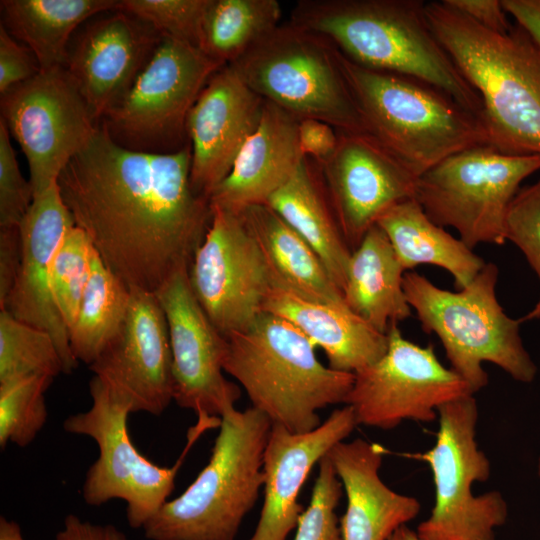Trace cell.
Wrapping results in <instances>:
<instances>
[{
	"label": "cell",
	"mask_w": 540,
	"mask_h": 540,
	"mask_svg": "<svg viewBox=\"0 0 540 540\" xmlns=\"http://www.w3.org/2000/svg\"><path fill=\"white\" fill-rule=\"evenodd\" d=\"M54 540H128V538L114 525L94 524L69 514Z\"/></svg>",
	"instance_id": "cell-44"
},
{
	"label": "cell",
	"mask_w": 540,
	"mask_h": 540,
	"mask_svg": "<svg viewBox=\"0 0 540 540\" xmlns=\"http://www.w3.org/2000/svg\"><path fill=\"white\" fill-rule=\"evenodd\" d=\"M131 289L111 272L94 250L79 312L69 329L75 359L93 363L123 322Z\"/></svg>",
	"instance_id": "cell-31"
},
{
	"label": "cell",
	"mask_w": 540,
	"mask_h": 540,
	"mask_svg": "<svg viewBox=\"0 0 540 540\" xmlns=\"http://www.w3.org/2000/svg\"><path fill=\"white\" fill-rule=\"evenodd\" d=\"M90 408L73 414L63 422L71 434L92 438L99 449L89 467L81 489L87 505L100 506L113 499L126 502V517L139 529L168 501L176 475L194 443L207 430L219 428L221 418L197 416L187 432V444L172 467L159 466L144 457L134 446L127 420V405L116 400L95 376L89 383Z\"/></svg>",
	"instance_id": "cell-9"
},
{
	"label": "cell",
	"mask_w": 540,
	"mask_h": 540,
	"mask_svg": "<svg viewBox=\"0 0 540 540\" xmlns=\"http://www.w3.org/2000/svg\"><path fill=\"white\" fill-rule=\"evenodd\" d=\"M224 337V372L272 424L312 431L321 424L319 410L345 404L354 374L324 366L313 343L287 320L263 312L248 328Z\"/></svg>",
	"instance_id": "cell-4"
},
{
	"label": "cell",
	"mask_w": 540,
	"mask_h": 540,
	"mask_svg": "<svg viewBox=\"0 0 540 540\" xmlns=\"http://www.w3.org/2000/svg\"><path fill=\"white\" fill-rule=\"evenodd\" d=\"M201 49L162 36L124 98L101 120L119 144L170 153L183 148L188 115L222 67Z\"/></svg>",
	"instance_id": "cell-12"
},
{
	"label": "cell",
	"mask_w": 540,
	"mask_h": 540,
	"mask_svg": "<svg viewBox=\"0 0 540 540\" xmlns=\"http://www.w3.org/2000/svg\"><path fill=\"white\" fill-rule=\"evenodd\" d=\"M240 215L263 253L272 285L307 299L345 301L317 253L269 205L251 206Z\"/></svg>",
	"instance_id": "cell-28"
},
{
	"label": "cell",
	"mask_w": 540,
	"mask_h": 540,
	"mask_svg": "<svg viewBox=\"0 0 540 540\" xmlns=\"http://www.w3.org/2000/svg\"><path fill=\"white\" fill-rule=\"evenodd\" d=\"M539 170V155H507L489 144L477 145L420 175L414 199L431 221L454 228L469 248L503 245L511 202L522 181Z\"/></svg>",
	"instance_id": "cell-10"
},
{
	"label": "cell",
	"mask_w": 540,
	"mask_h": 540,
	"mask_svg": "<svg viewBox=\"0 0 540 540\" xmlns=\"http://www.w3.org/2000/svg\"><path fill=\"white\" fill-rule=\"evenodd\" d=\"M318 465L310 503L299 518L294 540H343L336 515L343 487L327 455Z\"/></svg>",
	"instance_id": "cell-37"
},
{
	"label": "cell",
	"mask_w": 540,
	"mask_h": 540,
	"mask_svg": "<svg viewBox=\"0 0 540 540\" xmlns=\"http://www.w3.org/2000/svg\"><path fill=\"white\" fill-rule=\"evenodd\" d=\"M272 423L254 407L221 417L207 465L186 490L144 525L149 540H235L264 483Z\"/></svg>",
	"instance_id": "cell-6"
},
{
	"label": "cell",
	"mask_w": 540,
	"mask_h": 540,
	"mask_svg": "<svg viewBox=\"0 0 540 540\" xmlns=\"http://www.w3.org/2000/svg\"><path fill=\"white\" fill-rule=\"evenodd\" d=\"M61 373L64 366L50 334L0 310V385Z\"/></svg>",
	"instance_id": "cell-33"
},
{
	"label": "cell",
	"mask_w": 540,
	"mask_h": 540,
	"mask_svg": "<svg viewBox=\"0 0 540 540\" xmlns=\"http://www.w3.org/2000/svg\"><path fill=\"white\" fill-rule=\"evenodd\" d=\"M94 248L78 226L63 236L52 263V293L68 332L74 324L89 279Z\"/></svg>",
	"instance_id": "cell-35"
},
{
	"label": "cell",
	"mask_w": 540,
	"mask_h": 540,
	"mask_svg": "<svg viewBox=\"0 0 540 540\" xmlns=\"http://www.w3.org/2000/svg\"><path fill=\"white\" fill-rule=\"evenodd\" d=\"M317 253L343 290L352 254L331 204L319 165L304 157L290 180L267 202Z\"/></svg>",
	"instance_id": "cell-26"
},
{
	"label": "cell",
	"mask_w": 540,
	"mask_h": 540,
	"mask_svg": "<svg viewBox=\"0 0 540 540\" xmlns=\"http://www.w3.org/2000/svg\"><path fill=\"white\" fill-rule=\"evenodd\" d=\"M507 12L540 44V0H501Z\"/></svg>",
	"instance_id": "cell-45"
},
{
	"label": "cell",
	"mask_w": 540,
	"mask_h": 540,
	"mask_svg": "<svg viewBox=\"0 0 540 540\" xmlns=\"http://www.w3.org/2000/svg\"><path fill=\"white\" fill-rule=\"evenodd\" d=\"M425 4L420 0H300L289 22L325 36L356 64L427 83L481 118V97L431 31Z\"/></svg>",
	"instance_id": "cell-3"
},
{
	"label": "cell",
	"mask_w": 540,
	"mask_h": 540,
	"mask_svg": "<svg viewBox=\"0 0 540 540\" xmlns=\"http://www.w3.org/2000/svg\"><path fill=\"white\" fill-rule=\"evenodd\" d=\"M478 407L473 395L438 410L434 446L412 457L426 462L433 476L435 502L416 530L419 540H494L508 515L498 491L475 495L473 484L488 480L491 465L476 441Z\"/></svg>",
	"instance_id": "cell-11"
},
{
	"label": "cell",
	"mask_w": 540,
	"mask_h": 540,
	"mask_svg": "<svg viewBox=\"0 0 540 540\" xmlns=\"http://www.w3.org/2000/svg\"><path fill=\"white\" fill-rule=\"evenodd\" d=\"M506 240L525 256L540 283V179L519 189L506 217ZM523 321L540 319V295Z\"/></svg>",
	"instance_id": "cell-38"
},
{
	"label": "cell",
	"mask_w": 540,
	"mask_h": 540,
	"mask_svg": "<svg viewBox=\"0 0 540 540\" xmlns=\"http://www.w3.org/2000/svg\"><path fill=\"white\" fill-rule=\"evenodd\" d=\"M340 62L365 133L417 178L459 151L489 144L481 118L439 89L365 68L341 52Z\"/></svg>",
	"instance_id": "cell-5"
},
{
	"label": "cell",
	"mask_w": 540,
	"mask_h": 540,
	"mask_svg": "<svg viewBox=\"0 0 540 540\" xmlns=\"http://www.w3.org/2000/svg\"><path fill=\"white\" fill-rule=\"evenodd\" d=\"M292 114L265 101L259 124L239 152L231 171L209 197L211 207L240 214L267 204L304 159Z\"/></svg>",
	"instance_id": "cell-23"
},
{
	"label": "cell",
	"mask_w": 540,
	"mask_h": 540,
	"mask_svg": "<svg viewBox=\"0 0 540 540\" xmlns=\"http://www.w3.org/2000/svg\"><path fill=\"white\" fill-rule=\"evenodd\" d=\"M339 133L321 174L353 251L392 206L414 198L417 177L367 133Z\"/></svg>",
	"instance_id": "cell-19"
},
{
	"label": "cell",
	"mask_w": 540,
	"mask_h": 540,
	"mask_svg": "<svg viewBox=\"0 0 540 540\" xmlns=\"http://www.w3.org/2000/svg\"><path fill=\"white\" fill-rule=\"evenodd\" d=\"M326 455L347 498L339 520L343 540H387L419 514L418 499L395 492L380 478L381 446L361 438L344 440Z\"/></svg>",
	"instance_id": "cell-24"
},
{
	"label": "cell",
	"mask_w": 540,
	"mask_h": 540,
	"mask_svg": "<svg viewBox=\"0 0 540 540\" xmlns=\"http://www.w3.org/2000/svg\"><path fill=\"white\" fill-rule=\"evenodd\" d=\"M161 37L121 8L95 15L75 32L64 67L98 122L128 93Z\"/></svg>",
	"instance_id": "cell-18"
},
{
	"label": "cell",
	"mask_w": 540,
	"mask_h": 540,
	"mask_svg": "<svg viewBox=\"0 0 540 540\" xmlns=\"http://www.w3.org/2000/svg\"><path fill=\"white\" fill-rule=\"evenodd\" d=\"M263 100L297 119L314 118L342 133H365L340 51L325 36L280 24L229 64Z\"/></svg>",
	"instance_id": "cell-8"
},
{
	"label": "cell",
	"mask_w": 540,
	"mask_h": 540,
	"mask_svg": "<svg viewBox=\"0 0 540 540\" xmlns=\"http://www.w3.org/2000/svg\"><path fill=\"white\" fill-rule=\"evenodd\" d=\"M54 378L31 376L0 385V448L26 447L47 420L45 393Z\"/></svg>",
	"instance_id": "cell-34"
},
{
	"label": "cell",
	"mask_w": 540,
	"mask_h": 540,
	"mask_svg": "<svg viewBox=\"0 0 540 540\" xmlns=\"http://www.w3.org/2000/svg\"><path fill=\"white\" fill-rule=\"evenodd\" d=\"M298 142L304 157L322 165L336 151L339 133L332 125L324 121L304 118L298 122Z\"/></svg>",
	"instance_id": "cell-41"
},
{
	"label": "cell",
	"mask_w": 540,
	"mask_h": 540,
	"mask_svg": "<svg viewBox=\"0 0 540 540\" xmlns=\"http://www.w3.org/2000/svg\"><path fill=\"white\" fill-rule=\"evenodd\" d=\"M21 263L19 227L0 228V310L4 308Z\"/></svg>",
	"instance_id": "cell-42"
},
{
	"label": "cell",
	"mask_w": 540,
	"mask_h": 540,
	"mask_svg": "<svg viewBox=\"0 0 540 540\" xmlns=\"http://www.w3.org/2000/svg\"><path fill=\"white\" fill-rule=\"evenodd\" d=\"M498 274L494 263H486L468 286L454 292L417 272L404 274L406 299L422 329L440 339L450 369L473 394L488 384L484 362L522 383H531L537 375L520 335L522 317L511 318L498 302Z\"/></svg>",
	"instance_id": "cell-7"
},
{
	"label": "cell",
	"mask_w": 540,
	"mask_h": 540,
	"mask_svg": "<svg viewBox=\"0 0 540 540\" xmlns=\"http://www.w3.org/2000/svg\"><path fill=\"white\" fill-rule=\"evenodd\" d=\"M447 5L462 12L481 26L498 33H506L512 25L499 0H444Z\"/></svg>",
	"instance_id": "cell-43"
},
{
	"label": "cell",
	"mask_w": 540,
	"mask_h": 540,
	"mask_svg": "<svg viewBox=\"0 0 540 540\" xmlns=\"http://www.w3.org/2000/svg\"><path fill=\"white\" fill-rule=\"evenodd\" d=\"M75 225L65 205L58 182L33 198L19 228L21 263L12 291L3 309L15 319L50 334L60 354L64 373L78 365L73 356L68 328L52 293V263L67 232Z\"/></svg>",
	"instance_id": "cell-21"
},
{
	"label": "cell",
	"mask_w": 540,
	"mask_h": 540,
	"mask_svg": "<svg viewBox=\"0 0 540 540\" xmlns=\"http://www.w3.org/2000/svg\"><path fill=\"white\" fill-rule=\"evenodd\" d=\"M191 147L170 153L127 148L100 124L58 178L74 223L130 289L155 294L189 269L212 219L190 182Z\"/></svg>",
	"instance_id": "cell-1"
},
{
	"label": "cell",
	"mask_w": 540,
	"mask_h": 540,
	"mask_svg": "<svg viewBox=\"0 0 540 540\" xmlns=\"http://www.w3.org/2000/svg\"><path fill=\"white\" fill-rule=\"evenodd\" d=\"M0 111L26 157L34 197L58 182L100 125L64 66L40 70L1 94Z\"/></svg>",
	"instance_id": "cell-13"
},
{
	"label": "cell",
	"mask_w": 540,
	"mask_h": 540,
	"mask_svg": "<svg viewBox=\"0 0 540 540\" xmlns=\"http://www.w3.org/2000/svg\"><path fill=\"white\" fill-rule=\"evenodd\" d=\"M376 225L405 271L421 264L441 267L451 274L457 290L468 286L486 264L460 238L431 221L414 198L389 208Z\"/></svg>",
	"instance_id": "cell-29"
},
{
	"label": "cell",
	"mask_w": 540,
	"mask_h": 540,
	"mask_svg": "<svg viewBox=\"0 0 540 540\" xmlns=\"http://www.w3.org/2000/svg\"><path fill=\"white\" fill-rule=\"evenodd\" d=\"M538 475L540 477V457H539V461H538Z\"/></svg>",
	"instance_id": "cell-48"
},
{
	"label": "cell",
	"mask_w": 540,
	"mask_h": 540,
	"mask_svg": "<svg viewBox=\"0 0 540 540\" xmlns=\"http://www.w3.org/2000/svg\"><path fill=\"white\" fill-rule=\"evenodd\" d=\"M89 368L131 413L165 411L173 400L172 353L155 294L131 289L123 322Z\"/></svg>",
	"instance_id": "cell-17"
},
{
	"label": "cell",
	"mask_w": 540,
	"mask_h": 540,
	"mask_svg": "<svg viewBox=\"0 0 540 540\" xmlns=\"http://www.w3.org/2000/svg\"><path fill=\"white\" fill-rule=\"evenodd\" d=\"M32 51L0 25V95L40 72Z\"/></svg>",
	"instance_id": "cell-40"
},
{
	"label": "cell",
	"mask_w": 540,
	"mask_h": 540,
	"mask_svg": "<svg viewBox=\"0 0 540 540\" xmlns=\"http://www.w3.org/2000/svg\"><path fill=\"white\" fill-rule=\"evenodd\" d=\"M388 348L375 363L354 373L345 405L357 424L389 430L403 421L431 422L438 410L474 395L467 383L437 358L433 345L403 337L397 323L389 326Z\"/></svg>",
	"instance_id": "cell-14"
},
{
	"label": "cell",
	"mask_w": 540,
	"mask_h": 540,
	"mask_svg": "<svg viewBox=\"0 0 540 540\" xmlns=\"http://www.w3.org/2000/svg\"><path fill=\"white\" fill-rule=\"evenodd\" d=\"M404 272L388 237L375 224L352 251L342 290L346 304L372 327L387 333L392 323L412 315L403 288Z\"/></svg>",
	"instance_id": "cell-27"
},
{
	"label": "cell",
	"mask_w": 540,
	"mask_h": 540,
	"mask_svg": "<svg viewBox=\"0 0 540 540\" xmlns=\"http://www.w3.org/2000/svg\"><path fill=\"white\" fill-rule=\"evenodd\" d=\"M263 312L279 316L299 329L328 359L329 367L356 373L378 361L387 351L388 335L372 327L346 302L304 298L272 285Z\"/></svg>",
	"instance_id": "cell-25"
},
{
	"label": "cell",
	"mask_w": 540,
	"mask_h": 540,
	"mask_svg": "<svg viewBox=\"0 0 540 540\" xmlns=\"http://www.w3.org/2000/svg\"><path fill=\"white\" fill-rule=\"evenodd\" d=\"M0 540H25L22 534L21 527L14 521L0 517Z\"/></svg>",
	"instance_id": "cell-46"
},
{
	"label": "cell",
	"mask_w": 540,
	"mask_h": 540,
	"mask_svg": "<svg viewBox=\"0 0 540 540\" xmlns=\"http://www.w3.org/2000/svg\"><path fill=\"white\" fill-rule=\"evenodd\" d=\"M211 0H121V9L150 24L161 36L201 49Z\"/></svg>",
	"instance_id": "cell-36"
},
{
	"label": "cell",
	"mask_w": 540,
	"mask_h": 540,
	"mask_svg": "<svg viewBox=\"0 0 540 540\" xmlns=\"http://www.w3.org/2000/svg\"><path fill=\"white\" fill-rule=\"evenodd\" d=\"M264 102L230 66L207 82L186 122L191 144L190 182L209 200L226 178L262 116Z\"/></svg>",
	"instance_id": "cell-20"
},
{
	"label": "cell",
	"mask_w": 540,
	"mask_h": 540,
	"mask_svg": "<svg viewBox=\"0 0 540 540\" xmlns=\"http://www.w3.org/2000/svg\"><path fill=\"white\" fill-rule=\"evenodd\" d=\"M33 197L31 183L19 169L11 135L0 119V228L19 227Z\"/></svg>",
	"instance_id": "cell-39"
},
{
	"label": "cell",
	"mask_w": 540,
	"mask_h": 540,
	"mask_svg": "<svg viewBox=\"0 0 540 540\" xmlns=\"http://www.w3.org/2000/svg\"><path fill=\"white\" fill-rule=\"evenodd\" d=\"M428 25L481 97L489 145L540 156V44L520 25L489 30L441 2L425 4Z\"/></svg>",
	"instance_id": "cell-2"
},
{
	"label": "cell",
	"mask_w": 540,
	"mask_h": 540,
	"mask_svg": "<svg viewBox=\"0 0 540 540\" xmlns=\"http://www.w3.org/2000/svg\"><path fill=\"white\" fill-rule=\"evenodd\" d=\"M357 425L348 405L335 409L312 431L294 433L272 424L263 455V507L248 540L287 539L304 511L298 495L313 466Z\"/></svg>",
	"instance_id": "cell-22"
},
{
	"label": "cell",
	"mask_w": 540,
	"mask_h": 540,
	"mask_svg": "<svg viewBox=\"0 0 540 540\" xmlns=\"http://www.w3.org/2000/svg\"><path fill=\"white\" fill-rule=\"evenodd\" d=\"M1 24L36 57L41 70L64 66L75 32L121 0H2Z\"/></svg>",
	"instance_id": "cell-30"
},
{
	"label": "cell",
	"mask_w": 540,
	"mask_h": 540,
	"mask_svg": "<svg viewBox=\"0 0 540 540\" xmlns=\"http://www.w3.org/2000/svg\"><path fill=\"white\" fill-rule=\"evenodd\" d=\"M387 540H419L416 531L407 525L397 529Z\"/></svg>",
	"instance_id": "cell-47"
},
{
	"label": "cell",
	"mask_w": 540,
	"mask_h": 540,
	"mask_svg": "<svg viewBox=\"0 0 540 540\" xmlns=\"http://www.w3.org/2000/svg\"><path fill=\"white\" fill-rule=\"evenodd\" d=\"M188 270L178 271L155 293L168 324L173 400L197 416L221 418L235 408L241 391L223 374L226 339L197 301Z\"/></svg>",
	"instance_id": "cell-16"
},
{
	"label": "cell",
	"mask_w": 540,
	"mask_h": 540,
	"mask_svg": "<svg viewBox=\"0 0 540 540\" xmlns=\"http://www.w3.org/2000/svg\"><path fill=\"white\" fill-rule=\"evenodd\" d=\"M211 211L210 226L188 275L203 311L227 336L248 328L263 313L272 279L242 216L218 207H211Z\"/></svg>",
	"instance_id": "cell-15"
},
{
	"label": "cell",
	"mask_w": 540,
	"mask_h": 540,
	"mask_svg": "<svg viewBox=\"0 0 540 540\" xmlns=\"http://www.w3.org/2000/svg\"><path fill=\"white\" fill-rule=\"evenodd\" d=\"M281 16L276 0H211L201 50L229 65L278 27Z\"/></svg>",
	"instance_id": "cell-32"
}]
</instances>
